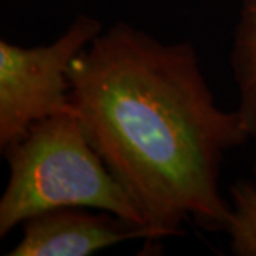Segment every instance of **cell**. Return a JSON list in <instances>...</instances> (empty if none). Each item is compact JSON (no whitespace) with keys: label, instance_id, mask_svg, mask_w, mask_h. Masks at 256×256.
Returning a JSON list of instances; mask_svg holds the SVG:
<instances>
[{"label":"cell","instance_id":"6da1fadb","mask_svg":"<svg viewBox=\"0 0 256 256\" xmlns=\"http://www.w3.org/2000/svg\"><path fill=\"white\" fill-rule=\"evenodd\" d=\"M70 78L72 105L150 240L175 236L188 220L226 230L222 165L252 133L238 110L216 104L192 44L120 22L78 55Z\"/></svg>","mask_w":256,"mask_h":256},{"label":"cell","instance_id":"5b68a950","mask_svg":"<svg viewBox=\"0 0 256 256\" xmlns=\"http://www.w3.org/2000/svg\"><path fill=\"white\" fill-rule=\"evenodd\" d=\"M232 70L238 86V112L256 138V0H242L232 47Z\"/></svg>","mask_w":256,"mask_h":256},{"label":"cell","instance_id":"277c9868","mask_svg":"<svg viewBox=\"0 0 256 256\" xmlns=\"http://www.w3.org/2000/svg\"><path fill=\"white\" fill-rule=\"evenodd\" d=\"M150 240L145 228L90 208H58L22 223L8 256H90L128 240Z\"/></svg>","mask_w":256,"mask_h":256},{"label":"cell","instance_id":"7a4b0ae2","mask_svg":"<svg viewBox=\"0 0 256 256\" xmlns=\"http://www.w3.org/2000/svg\"><path fill=\"white\" fill-rule=\"evenodd\" d=\"M4 153L8 180L0 198V236L30 216L58 208L98 210L146 230L74 106L35 124Z\"/></svg>","mask_w":256,"mask_h":256},{"label":"cell","instance_id":"3957f363","mask_svg":"<svg viewBox=\"0 0 256 256\" xmlns=\"http://www.w3.org/2000/svg\"><path fill=\"white\" fill-rule=\"evenodd\" d=\"M104 30L98 18L78 15L47 45L22 47L0 40V148L18 142L35 124L70 110L72 66Z\"/></svg>","mask_w":256,"mask_h":256},{"label":"cell","instance_id":"8992f818","mask_svg":"<svg viewBox=\"0 0 256 256\" xmlns=\"http://www.w3.org/2000/svg\"><path fill=\"white\" fill-rule=\"evenodd\" d=\"M230 248L236 256H256V183L236 182L230 186Z\"/></svg>","mask_w":256,"mask_h":256}]
</instances>
